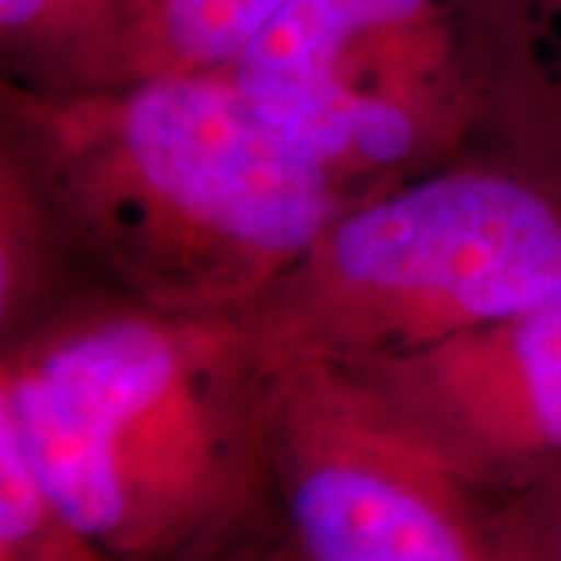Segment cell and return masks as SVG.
Masks as SVG:
<instances>
[{"mask_svg":"<svg viewBox=\"0 0 561 561\" xmlns=\"http://www.w3.org/2000/svg\"><path fill=\"white\" fill-rule=\"evenodd\" d=\"M496 561H561V478L486 512Z\"/></svg>","mask_w":561,"mask_h":561,"instance_id":"9c48e42d","label":"cell"},{"mask_svg":"<svg viewBox=\"0 0 561 561\" xmlns=\"http://www.w3.org/2000/svg\"><path fill=\"white\" fill-rule=\"evenodd\" d=\"M3 60L38 94L119 88L144 76L138 0H0Z\"/></svg>","mask_w":561,"mask_h":561,"instance_id":"52a82bcc","label":"cell"},{"mask_svg":"<svg viewBox=\"0 0 561 561\" xmlns=\"http://www.w3.org/2000/svg\"><path fill=\"white\" fill-rule=\"evenodd\" d=\"M221 76L341 191L393 179L486 110L522 144L534 0H290Z\"/></svg>","mask_w":561,"mask_h":561,"instance_id":"277c9868","label":"cell"},{"mask_svg":"<svg viewBox=\"0 0 561 561\" xmlns=\"http://www.w3.org/2000/svg\"><path fill=\"white\" fill-rule=\"evenodd\" d=\"M265 486L300 561H496L481 496L331 375H275Z\"/></svg>","mask_w":561,"mask_h":561,"instance_id":"5b68a950","label":"cell"},{"mask_svg":"<svg viewBox=\"0 0 561 561\" xmlns=\"http://www.w3.org/2000/svg\"><path fill=\"white\" fill-rule=\"evenodd\" d=\"M144 76L228 72L290 0H138ZM140 76V79H144Z\"/></svg>","mask_w":561,"mask_h":561,"instance_id":"ba28073f","label":"cell"},{"mask_svg":"<svg viewBox=\"0 0 561 561\" xmlns=\"http://www.w3.org/2000/svg\"><path fill=\"white\" fill-rule=\"evenodd\" d=\"M10 113L44 209L165 312L241 316L346 206L334 175L221 72L16 88Z\"/></svg>","mask_w":561,"mask_h":561,"instance_id":"6da1fadb","label":"cell"},{"mask_svg":"<svg viewBox=\"0 0 561 561\" xmlns=\"http://www.w3.org/2000/svg\"><path fill=\"white\" fill-rule=\"evenodd\" d=\"M561 294V181L456 165L343 206L300 265L234 316L268 375L409 359Z\"/></svg>","mask_w":561,"mask_h":561,"instance_id":"3957f363","label":"cell"},{"mask_svg":"<svg viewBox=\"0 0 561 561\" xmlns=\"http://www.w3.org/2000/svg\"><path fill=\"white\" fill-rule=\"evenodd\" d=\"M331 378L381 409L481 500L505 502L561 478V294L419 356Z\"/></svg>","mask_w":561,"mask_h":561,"instance_id":"8992f818","label":"cell"},{"mask_svg":"<svg viewBox=\"0 0 561 561\" xmlns=\"http://www.w3.org/2000/svg\"><path fill=\"white\" fill-rule=\"evenodd\" d=\"M172 561H300L294 556L290 542L284 540L280 527L272 518L268 505L256 522L241 527L238 534L225 537L216 546H206L201 552L181 556Z\"/></svg>","mask_w":561,"mask_h":561,"instance_id":"30bf717a","label":"cell"},{"mask_svg":"<svg viewBox=\"0 0 561 561\" xmlns=\"http://www.w3.org/2000/svg\"><path fill=\"white\" fill-rule=\"evenodd\" d=\"M275 375L234 316L103 309L3 362L13 427L66 530L98 561H172L268 505Z\"/></svg>","mask_w":561,"mask_h":561,"instance_id":"7a4b0ae2","label":"cell"}]
</instances>
